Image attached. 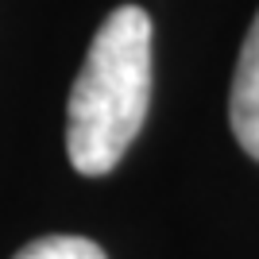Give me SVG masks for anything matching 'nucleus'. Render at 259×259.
Segmentation results:
<instances>
[{
    "label": "nucleus",
    "mask_w": 259,
    "mask_h": 259,
    "mask_svg": "<svg viewBox=\"0 0 259 259\" xmlns=\"http://www.w3.org/2000/svg\"><path fill=\"white\" fill-rule=\"evenodd\" d=\"M151 105V20L120 4L97 27L66 105V151L77 174L101 178L124 159Z\"/></svg>",
    "instance_id": "nucleus-1"
},
{
    "label": "nucleus",
    "mask_w": 259,
    "mask_h": 259,
    "mask_svg": "<svg viewBox=\"0 0 259 259\" xmlns=\"http://www.w3.org/2000/svg\"><path fill=\"white\" fill-rule=\"evenodd\" d=\"M232 136L251 159L259 162V16L244 35L236 77H232V101H228Z\"/></svg>",
    "instance_id": "nucleus-2"
},
{
    "label": "nucleus",
    "mask_w": 259,
    "mask_h": 259,
    "mask_svg": "<svg viewBox=\"0 0 259 259\" xmlns=\"http://www.w3.org/2000/svg\"><path fill=\"white\" fill-rule=\"evenodd\" d=\"M12 259H105V251L85 236H43L20 248Z\"/></svg>",
    "instance_id": "nucleus-3"
}]
</instances>
